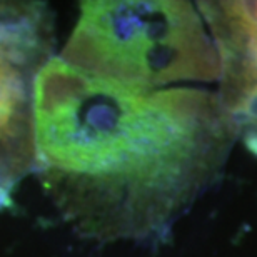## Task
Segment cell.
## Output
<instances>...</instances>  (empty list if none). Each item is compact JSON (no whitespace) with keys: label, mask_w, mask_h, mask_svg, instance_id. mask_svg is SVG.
Masks as SVG:
<instances>
[{"label":"cell","mask_w":257,"mask_h":257,"mask_svg":"<svg viewBox=\"0 0 257 257\" xmlns=\"http://www.w3.org/2000/svg\"><path fill=\"white\" fill-rule=\"evenodd\" d=\"M25 90L19 72L0 59V124L17 110L24 109Z\"/></svg>","instance_id":"cell-4"},{"label":"cell","mask_w":257,"mask_h":257,"mask_svg":"<svg viewBox=\"0 0 257 257\" xmlns=\"http://www.w3.org/2000/svg\"><path fill=\"white\" fill-rule=\"evenodd\" d=\"M62 60L141 89L214 80L224 65L217 44L187 2H82Z\"/></svg>","instance_id":"cell-2"},{"label":"cell","mask_w":257,"mask_h":257,"mask_svg":"<svg viewBox=\"0 0 257 257\" xmlns=\"http://www.w3.org/2000/svg\"><path fill=\"white\" fill-rule=\"evenodd\" d=\"M37 161L34 120L24 109L0 124V182L9 187Z\"/></svg>","instance_id":"cell-3"},{"label":"cell","mask_w":257,"mask_h":257,"mask_svg":"<svg viewBox=\"0 0 257 257\" xmlns=\"http://www.w3.org/2000/svg\"><path fill=\"white\" fill-rule=\"evenodd\" d=\"M32 112L45 184L75 229L94 237L166 222L219 149L217 107L205 92L141 89L62 59L40 67Z\"/></svg>","instance_id":"cell-1"}]
</instances>
